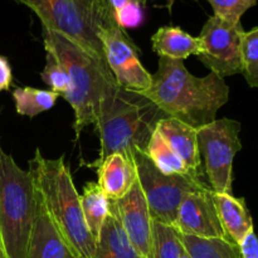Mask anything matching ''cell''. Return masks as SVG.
I'll use <instances>...</instances> for the list:
<instances>
[{"instance_id": "cell-17", "label": "cell", "mask_w": 258, "mask_h": 258, "mask_svg": "<svg viewBox=\"0 0 258 258\" xmlns=\"http://www.w3.org/2000/svg\"><path fill=\"white\" fill-rule=\"evenodd\" d=\"M92 258H144L126 236L111 201L110 212L96 239V249Z\"/></svg>"}, {"instance_id": "cell-4", "label": "cell", "mask_w": 258, "mask_h": 258, "mask_svg": "<svg viewBox=\"0 0 258 258\" xmlns=\"http://www.w3.org/2000/svg\"><path fill=\"white\" fill-rule=\"evenodd\" d=\"M165 113L150 100L118 87L102 103L95 125L101 141L97 166L111 154H121L134 160L136 150L145 153L151 135Z\"/></svg>"}, {"instance_id": "cell-2", "label": "cell", "mask_w": 258, "mask_h": 258, "mask_svg": "<svg viewBox=\"0 0 258 258\" xmlns=\"http://www.w3.org/2000/svg\"><path fill=\"white\" fill-rule=\"evenodd\" d=\"M42 34L45 52L55 58L70 78V90L62 97L73 108V128L78 140L86 126L95 125L102 103L120 86L107 66L67 37L43 27Z\"/></svg>"}, {"instance_id": "cell-21", "label": "cell", "mask_w": 258, "mask_h": 258, "mask_svg": "<svg viewBox=\"0 0 258 258\" xmlns=\"http://www.w3.org/2000/svg\"><path fill=\"white\" fill-rule=\"evenodd\" d=\"M180 238L190 258H242L239 246L231 239L199 238L183 233Z\"/></svg>"}, {"instance_id": "cell-19", "label": "cell", "mask_w": 258, "mask_h": 258, "mask_svg": "<svg viewBox=\"0 0 258 258\" xmlns=\"http://www.w3.org/2000/svg\"><path fill=\"white\" fill-rule=\"evenodd\" d=\"M81 208L83 218L90 229L91 234L97 239L105 219L110 212V199L106 197L98 183L91 181L83 188L82 196H80Z\"/></svg>"}, {"instance_id": "cell-25", "label": "cell", "mask_w": 258, "mask_h": 258, "mask_svg": "<svg viewBox=\"0 0 258 258\" xmlns=\"http://www.w3.org/2000/svg\"><path fill=\"white\" fill-rule=\"evenodd\" d=\"M151 0H107L115 22L122 29L136 28L144 20V8Z\"/></svg>"}, {"instance_id": "cell-30", "label": "cell", "mask_w": 258, "mask_h": 258, "mask_svg": "<svg viewBox=\"0 0 258 258\" xmlns=\"http://www.w3.org/2000/svg\"><path fill=\"white\" fill-rule=\"evenodd\" d=\"M82 2L87 3V4L92 5V7H95V8H97V9L102 10V12L111 13V14H112V10H111L110 5H108L107 0H82Z\"/></svg>"}, {"instance_id": "cell-12", "label": "cell", "mask_w": 258, "mask_h": 258, "mask_svg": "<svg viewBox=\"0 0 258 258\" xmlns=\"http://www.w3.org/2000/svg\"><path fill=\"white\" fill-rule=\"evenodd\" d=\"M111 202L115 206L126 236L136 251L144 258L150 257L153 219L139 180L134 184L125 197L118 201Z\"/></svg>"}, {"instance_id": "cell-14", "label": "cell", "mask_w": 258, "mask_h": 258, "mask_svg": "<svg viewBox=\"0 0 258 258\" xmlns=\"http://www.w3.org/2000/svg\"><path fill=\"white\" fill-rule=\"evenodd\" d=\"M156 130L179 155L191 173H201L202 155L198 145V130L173 117L159 121Z\"/></svg>"}, {"instance_id": "cell-26", "label": "cell", "mask_w": 258, "mask_h": 258, "mask_svg": "<svg viewBox=\"0 0 258 258\" xmlns=\"http://www.w3.org/2000/svg\"><path fill=\"white\" fill-rule=\"evenodd\" d=\"M43 82L50 87V91L63 96L70 90V78L66 73L64 68L55 60L52 54L47 53V63L40 72Z\"/></svg>"}, {"instance_id": "cell-9", "label": "cell", "mask_w": 258, "mask_h": 258, "mask_svg": "<svg viewBox=\"0 0 258 258\" xmlns=\"http://www.w3.org/2000/svg\"><path fill=\"white\" fill-rule=\"evenodd\" d=\"M106 62L117 85L123 90L141 93L151 85V73L139 59L136 45L117 23H108L98 30Z\"/></svg>"}, {"instance_id": "cell-1", "label": "cell", "mask_w": 258, "mask_h": 258, "mask_svg": "<svg viewBox=\"0 0 258 258\" xmlns=\"http://www.w3.org/2000/svg\"><path fill=\"white\" fill-rule=\"evenodd\" d=\"M139 95L169 117L199 128L217 120L218 110L229 100V86L216 73L197 77L186 70L184 60L160 57L150 87Z\"/></svg>"}, {"instance_id": "cell-24", "label": "cell", "mask_w": 258, "mask_h": 258, "mask_svg": "<svg viewBox=\"0 0 258 258\" xmlns=\"http://www.w3.org/2000/svg\"><path fill=\"white\" fill-rule=\"evenodd\" d=\"M242 75L249 87L258 88V27L242 35Z\"/></svg>"}, {"instance_id": "cell-20", "label": "cell", "mask_w": 258, "mask_h": 258, "mask_svg": "<svg viewBox=\"0 0 258 258\" xmlns=\"http://www.w3.org/2000/svg\"><path fill=\"white\" fill-rule=\"evenodd\" d=\"M145 155L161 173L166 175H201V173L196 174L189 170L188 166L164 140L158 130L154 131L151 135L150 141L146 146Z\"/></svg>"}, {"instance_id": "cell-31", "label": "cell", "mask_w": 258, "mask_h": 258, "mask_svg": "<svg viewBox=\"0 0 258 258\" xmlns=\"http://www.w3.org/2000/svg\"><path fill=\"white\" fill-rule=\"evenodd\" d=\"M0 258H9V257H8L7 252H5L4 246H3L2 241H0Z\"/></svg>"}, {"instance_id": "cell-13", "label": "cell", "mask_w": 258, "mask_h": 258, "mask_svg": "<svg viewBox=\"0 0 258 258\" xmlns=\"http://www.w3.org/2000/svg\"><path fill=\"white\" fill-rule=\"evenodd\" d=\"M27 258H76L50 221L39 197Z\"/></svg>"}, {"instance_id": "cell-8", "label": "cell", "mask_w": 258, "mask_h": 258, "mask_svg": "<svg viewBox=\"0 0 258 258\" xmlns=\"http://www.w3.org/2000/svg\"><path fill=\"white\" fill-rule=\"evenodd\" d=\"M241 127L238 121L223 117L197 128L199 151L213 193L233 194V160L242 149Z\"/></svg>"}, {"instance_id": "cell-22", "label": "cell", "mask_w": 258, "mask_h": 258, "mask_svg": "<svg viewBox=\"0 0 258 258\" xmlns=\"http://www.w3.org/2000/svg\"><path fill=\"white\" fill-rule=\"evenodd\" d=\"M59 95L49 90L33 87H18L13 92L15 110L19 115L34 117L39 113L50 110Z\"/></svg>"}, {"instance_id": "cell-28", "label": "cell", "mask_w": 258, "mask_h": 258, "mask_svg": "<svg viewBox=\"0 0 258 258\" xmlns=\"http://www.w3.org/2000/svg\"><path fill=\"white\" fill-rule=\"evenodd\" d=\"M238 246L242 258H258V237L254 229L247 233Z\"/></svg>"}, {"instance_id": "cell-27", "label": "cell", "mask_w": 258, "mask_h": 258, "mask_svg": "<svg viewBox=\"0 0 258 258\" xmlns=\"http://www.w3.org/2000/svg\"><path fill=\"white\" fill-rule=\"evenodd\" d=\"M207 2L212 5L216 17L231 23H239L244 13L254 7L258 0H207Z\"/></svg>"}, {"instance_id": "cell-11", "label": "cell", "mask_w": 258, "mask_h": 258, "mask_svg": "<svg viewBox=\"0 0 258 258\" xmlns=\"http://www.w3.org/2000/svg\"><path fill=\"white\" fill-rule=\"evenodd\" d=\"M174 227L180 233L188 236L229 239L219 221L213 191L209 186L191 191L184 198L178 209Z\"/></svg>"}, {"instance_id": "cell-15", "label": "cell", "mask_w": 258, "mask_h": 258, "mask_svg": "<svg viewBox=\"0 0 258 258\" xmlns=\"http://www.w3.org/2000/svg\"><path fill=\"white\" fill-rule=\"evenodd\" d=\"M98 185L110 201H118L130 191L138 181L134 160L121 155L111 154L97 165Z\"/></svg>"}, {"instance_id": "cell-29", "label": "cell", "mask_w": 258, "mask_h": 258, "mask_svg": "<svg viewBox=\"0 0 258 258\" xmlns=\"http://www.w3.org/2000/svg\"><path fill=\"white\" fill-rule=\"evenodd\" d=\"M13 81L12 67L9 64V60L0 54V92L8 91L10 88Z\"/></svg>"}, {"instance_id": "cell-32", "label": "cell", "mask_w": 258, "mask_h": 258, "mask_svg": "<svg viewBox=\"0 0 258 258\" xmlns=\"http://www.w3.org/2000/svg\"><path fill=\"white\" fill-rule=\"evenodd\" d=\"M181 258H190V257H189V254L185 252V253L183 254V257H181Z\"/></svg>"}, {"instance_id": "cell-5", "label": "cell", "mask_w": 258, "mask_h": 258, "mask_svg": "<svg viewBox=\"0 0 258 258\" xmlns=\"http://www.w3.org/2000/svg\"><path fill=\"white\" fill-rule=\"evenodd\" d=\"M37 207L29 170H23L0 144V241L9 258H27Z\"/></svg>"}, {"instance_id": "cell-16", "label": "cell", "mask_w": 258, "mask_h": 258, "mask_svg": "<svg viewBox=\"0 0 258 258\" xmlns=\"http://www.w3.org/2000/svg\"><path fill=\"white\" fill-rule=\"evenodd\" d=\"M213 199L227 237L239 244L247 233L254 229L246 201L236 198L233 194L222 193H213Z\"/></svg>"}, {"instance_id": "cell-6", "label": "cell", "mask_w": 258, "mask_h": 258, "mask_svg": "<svg viewBox=\"0 0 258 258\" xmlns=\"http://www.w3.org/2000/svg\"><path fill=\"white\" fill-rule=\"evenodd\" d=\"M32 10L40 19L43 28L57 32L75 42L107 66L98 30L115 18L82 0H13Z\"/></svg>"}, {"instance_id": "cell-3", "label": "cell", "mask_w": 258, "mask_h": 258, "mask_svg": "<svg viewBox=\"0 0 258 258\" xmlns=\"http://www.w3.org/2000/svg\"><path fill=\"white\" fill-rule=\"evenodd\" d=\"M29 173L50 221L76 258H92L96 239L81 208L80 194L64 163V155L47 159L37 149L29 160Z\"/></svg>"}, {"instance_id": "cell-10", "label": "cell", "mask_w": 258, "mask_h": 258, "mask_svg": "<svg viewBox=\"0 0 258 258\" xmlns=\"http://www.w3.org/2000/svg\"><path fill=\"white\" fill-rule=\"evenodd\" d=\"M244 29L239 23H231L212 15L202 28L199 38L203 50L199 60L211 72L228 77L242 73V35Z\"/></svg>"}, {"instance_id": "cell-18", "label": "cell", "mask_w": 258, "mask_h": 258, "mask_svg": "<svg viewBox=\"0 0 258 258\" xmlns=\"http://www.w3.org/2000/svg\"><path fill=\"white\" fill-rule=\"evenodd\" d=\"M153 49L159 58L184 60L190 55H199L203 44L199 37L189 34L180 27H160L151 37Z\"/></svg>"}, {"instance_id": "cell-23", "label": "cell", "mask_w": 258, "mask_h": 258, "mask_svg": "<svg viewBox=\"0 0 258 258\" xmlns=\"http://www.w3.org/2000/svg\"><path fill=\"white\" fill-rule=\"evenodd\" d=\"M185 248L174 226L153 221V238L149 258H181Z\"/></svg>"}, {"instance_id": "cell-7", "label": "cell", "mask_w": 258, "mask_h": 258, "mask_svg": "<svg viewBox=\"0 0 258 258\" xmlns=\"http://www.w3.org/2000/svg\"><path fill=\"white\" fill-rule=\"evenodd\" d=\"M134 164L138 180L148 203L151 219L174 226L181 202L191 191L208 188L201 175H166L145 155L144 151L134 153Z\"/></svg>"}]
</instances>
